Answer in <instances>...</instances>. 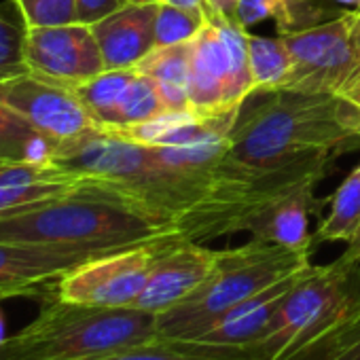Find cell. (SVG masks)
<instances>
[{
  "mask_svg": "<svg viewBox=\"0 0 360 360\" xmlns=\"http://www.w3.org/2000/svg\"><path fill=\"white\" fill-rule=\"evenodd\" d=\"M229 138L231 161L255 172L333 159L360 146V108L341 96L269 91L242 106Z\"/></svg>",
  "mask_w": 360,
  "mask_h": 360,
  "instance_id": "obj_1",
  "label": "cell"
},
{
  "mask_svg": "<svg viewBox=\"0 0 360 360\" xmlns=\"http://www.w3.org/2000/svg\"><path fill=\"white\" fill-rule=\"evenodd\" d=\"M169 238L185 240L174 221L91 180L72 193L0 217V242L58 246L89 257Z\"/></svg>",
  "mask_w": 360,
  "mask_h": 360,
  "instance_id": "obj_2",
  "label": "cell"
},
{
  "mask_svg": "<svg viewBox=\"0 0 360 360\" xmlns=\"http://www.w3.org/2000/svg\"><path fill=\"white\" fill-rule=\"evenodd\" d=\"M159 337L157 316L136 307H96L49 299L20 333L0 343V360H87Z\"/></svg>",
  "mask_w": 360,
  "mask_h": 360,
  "instance_id": "obj_3",
  "label": "cell"
},
{
  "mask_svg": "<svg viewBox=\"0 0 360 360\" xmlns=\"http://www.w3.org/2000/svg\"><path fill=\"white\" fill-rule=\"evenodd\" d=\"M311 252H299L252 238L240 248L221 250L214 271L185 301L157 316L159 337L198 339L227 311L278 280L309 267Z\"/></svg>",
  "mask_w": 360,
  "mask_h": 360,
  "instance_id": "obj_4",
  "label": "cell"
},
{
  "mask_svg": "<svg viewBox=\"0 0 360 360\" xmlns=\"http://www.w3.org/2000/svg\"><path fill=\"white\" fill-rule=\"evenodd\" d=\"M360 299V263L339 257L309 265L280 301L267 330L246 347L248 360H284Z\"/></svg>",
  "mask_w": 360,
  "mask_h": 360,
  "instance_id": "obj_5",
  "label": "cell"
},
{
  "mask_svg": "<svg viewBox=\"0 0 360 360\" xmlns=\"http://www.w3.org/2000/svg\"><path fill=\"white\" fill-rule=\"evenodd\" d=\"M248 34L238 22L208 15L193 41L191 112L225 129H233L242 106L255 94Z\"/></svg>",
  "mask_w": 360,
  "mask_h": 360,
  "instance_id": "obj_6",
  "label": "cell"
},
{
  "mask_svg": "<svg viewBox=\"0 0 360 360\" xmlns=\"http://www.w3.org/2000/svg\"><path fill=\"white\" fill-rule=\"evenodd\" d=\"M172 240L178 238L89 259L58 280L53 297L60 301L96 307H134L148 282L157 255Z\"/></svg>",
  "mask_w": 360,
  "mask_h": 360,
  "instance_id": "obj_7",
  "label": "cell"
},
{
  "mask_svg": "<svg viewBox=\"0 0 360 360\" xmlns=\"http://www.w3.org/2000/svg\"><path fill=\"white\" fill-rule=\"evenodd\" d=\"M352 28L354 11L286 34L292 68L282 89L339 96L341 87L360 66Z\"/></svg>",
  "mask_w": 360,
  "mask_h": 360,
  "instance_id": "obj_8",
  "label": "cell"
},
{
  "mask_svg": "<svg viewBox=\"0 0 360 360\" xmlns=\"http://www.w3.org/2000/svg\"><path fill=\"white\" fill-rule=\"evenodd\" d=\"M0 102L30 121L56 148L100 131L72 87L39 77L28 68L0 79Z\"/></svg>",
  "mask_w": 360,
  "mask_h": 360,
  "instance_id": "obj_9",
  "label": "cell"
},
{
  "mask_svg": "<svg viewBox=\"0 0 360 360\" xmlns=\"http://www.w3.org/2000/svg\"><path fill=\"white\" fill-rule=\"evenodd\" d=\"M24 64L30 72L68 87H77L106 70L91 26L81 22L26 28Z\"/></svg>",
  "mask_w": 360,
  "mask_h": 360,
  "instance_id": "obj_10",
  "label": "cell"
},
{
  "mask_svg": "<svg viewBox=\"0 0 360 360\" xmlns=\"http://www.w3.org/2000/svg\"><path fill=\"white\" fill-rule=\"evenodd\" d=\"M100 131H121L167 112L150 77L138 68L104 70L72 87Z\"/></svg>",
  "mask_w": 360,
  "mask_h": 360,
  "instance_id": "obj_11",
  "label": "cell"
},
{
  "mask_svg": "<svg viewBox=\"0 0 360 360\" xmlns=\"http://www.w3.org/2000/svg\"><path fill=\"white\" fill-rule=\"evenodd\" d=\"M221 250H210L193 240H172L155 259L148 282L134 303L136 309L163 314L185 301L214 271Z\"/></svg>",
  "mask_w": 360,
  "mask_h": 360,
  "instance_id": "obj_12",
  "label": "cell"
},
{
  "mask_svg": "<svg viewBox=\"0 0 360 360\" xmlns=\"http://www.w3.org/2000/svg\"><path fill=\"white\" fill-rule=\"evenodd\" d=\"M89 259L96 257L58 246L0 242V301L56 290L62 276Z\"/></svg>",
  "mask_w": 360,
  "mask_h": 360,
  "instance_id": "obj_13",
  "label": "cell"
},
{
  "mask_svg": "<svg viewBox=\"0 0 360 360\" xmlns=\"http://www.w3.org/2000/svg\"><path fill=\"white\" fill-rule=\"evenodd\" d=\"M314 183H307L276 198L248 214L240 231H248L252 238L276 246L311 252L316 238L309 233V219L320 204L314 198Z\"/></svg>",
  "mask_w": 360,
  "mask_h": 360,
  "instance_id": "obj_14",
  "label": "cell"
},
{
  "mask_svg": "<svg viewBox=\"0 0 360 360\" xmlns=\"http://www.w3.org/2000/svg\"><path fill=\"white\" fill-rule=\"evenodd\" d=\"M159 3H125L115 13L91 26L106 70L136 68L155 45V18Z\"/></svg>",
  "mask_w": 360,
  "mask_h": 360,
  "instance_id": "obj_15",
  "label": "cell"
},
{
  "mask_svg": "<svg viewBox=\"0 0 360 360\" xmlns=\"http://www.w3.org/2000/svg\"><path fill=\"white\" fill-rule=\"evenodd\" d=\"M85 180V176L56 161L0 163V217L72 193Z\"/></svg>",
  "mask_w": 360,
  "mask_h": 360,
  "instance_id": "obj_16",
  "label": "cell"
},
{
  "mask_svg": "<svg viewBox=\"0 0 360 360\" xmlns=\"http://www.w3.org/2000/svg\"><path fill=\"white\" fill-rule=\"evenodd\" d=\"M299 274L301 271L290 274V276L278 280L276 284L267 286L265 290L248 297L246 301L236 305L231 311H227L210 330H206L202 337H198V341L214 343V345H227V347H240L244 358L248 360L246 347L263 337V333L267 330L280 301L290 290V286L295 284Z\"/></svg>",
  "mask_w": 360,
  "mask_h": 360,
  "instance_id": "obj_17",
  "label": "cell"
},
{
  "mask_svg": "<svg viewBox=\"0 0 360 360\" xmlns=\"http://www.w3.org/2000/svg\"><path fill=\"white\" fill-rule=\"evenodd\" d=\"M191 53L193 41L153 49L136 68L153 79L167 112H191Z\"/></svg>",
  "mask_w": 360,
  "mask_h": 360,
  "instance_id": "obj_18",
  "label": "cell"
},
{
  "mask_svg": "<svg viewBox=\"0 0 360 360\" xmlns=\"http://www.w3.org/2000/svg\"><path fill=\"white\" fill-rule=\"evenodd\" d=\"M56 144L11 106L0 102V163L53 161Z\"/></svg>",
  "mask_w": 360,
  "mask_h": 360,
  "instance_id": "obj_19",
  "label": "cell"
},
{
  "mask_svg": "<svg viewBox=\"0 0 360 360\" xmlns=\"http://www.w3.org/2000/svg\"><path fill=\"white\" fill-rule=\"evenodd\" d=\"M248 62L255 83V94L280 91L290 75L292 56L286 39L248 34Z\"/></svg>",
  "mask_w": 360,
  "mask_h": 360,
  "instance_id": "obj_20",
  "label": "cell"
},
{
  "mask_svg": "<svg viewBox=\"0 0 360 360\" xmlns=\"http://www.w3.org/2000/svg\"><path fill=\"white\" fill-rule=\"evenodd\" d=\"M360 233V165L339 185L330 198V212L316 231V242L349 244Z\"/></svg>",
  "mask_w": 360,
  "mask_h": 360,
  "instance_id": "obj_21",
  "label": "cell"
},
{
  "mask_svg": "<svg viewBox=\"0 0 360 360\" xmlns=\"http://www.w3.org/2000/svg\"><path fill=\"white\" fill-rule=\"evenodd\" d=\"M316 15L311 0H240L238 7V24L242 28L248 30L271 20L278 24L282 37L307 28L303 20L311 24Z\"/></svg>",
  "mask_w": 360,
  "mask_h": 360,
  "instance_id": "obj_22",
  "label": "cell"
},
{
  "mask_svg": "<svg viewBox=\"0 0 360 360\" xmlns=\"http://www.w3.org/2000/svg\"><path fill=\"white\" fill-rule=\"evenodd\" d=\"M206 18L208 15L204 13L159 3L157 18H155V45L172 47V45H183V43L195 41V37L206 24Z\"/></svg>",
  "mask_w": 360,
  "mask_h": 360,
  "instance_id": "obj_23",
  "label": "cell"
},
{
  "mask_svg": "<svg viewBox=\"0 0 360 360\" xmlns=\"http://www.w3.org/2000/svg\"><path fill=\"white\" fill-rule=\"evenodd\" d=\"M11 5L0 7V79L26 70L24 64V20L11 15Z\"/></svg>",
  "mask_w": 360,
  "mask_h": 360,
  "instance_id": "obj_24",
  "label": "cell"
},
{
  "mask_svg": "<svg viewBox=\"0 0 360 360\" xmlns=\"http://www.w3.org/2000/svg\"><path fill=\"white\" fill-rule=\"evenodd\" d=\"M87 360H223V358L202 356V354L191 352L176 339L157 337L148 343H140L134 347H125V349L87 358Z\"/></svg>",
  "mask_w": 360,
  "mask_h": 360,
  "instance_id": "obj_25",
  "label": "cell"
},
{
  "mask_svg": "<svg viewBox=\"0 0 360 360\" xmlns=\"http://www.w3.org/2000/svg\"><path fill=\"white\" fill-rule=\"evenodd\" d=\"M26 28L64 26L79 22L77 0H13Z\"/></svg>",
  "mask_w": 360,
  "mask_h": 360,
  "instance_id": "obj_26",
  "label": "cell"
},
{
  "mask_svg": "<svg viewBox=\"0 0 360 360\" xmlns=\"http://www.w3.org/2000/svg\"><path fill=\"white\" fill-rule=\"evenodd\" d=\"M127 0H77V15L81 24L94 26L106 15L121 9Z\"/></svg>",
  "mask_w": 360,
  "mask_h": 360,
  "instance_id": "obj_27",
  "label": "cell"
},
{
  "mask_svg": "<svg viewBox=\"0 0 360 360\" xmlns=\"http://www.w3.org/2000/svg\"><path fill=\"white\" fill-rule=\"evenodd\" d=\"M238 7H240V0H206L208 15L225 18L231 22H238Z\"/></svg>",
  "mask_w": 360,
  "mask_h": 360,
  "instance_id": "obj_28",
  "label": "cell"
},
{
  "mask_svg": "<svg viewBox=\"0 0 360 360\" xmlns=\"http://www.w3.org/2000/svg\"><path fill=\"white\" fill-rule=\"evenodd\" d=\"M341 98H345L347 102H352L356 108H360V66L354 70V75L347 79V83L341 87L339 91Z\"/></svg>",
  "mask_w": 360,
  "mask_h": 360,
  "instance_id": "obj_29",
  "label": "cell"
},
{
  "mask_svg": "<svg viewBox=\"0 0 360 360\" xmlns=\"http://www.w3.org/2000/svg\"><path fill=\"white\" fill-rule=\"evenodd\" d=\"M159 3H165V5H172V7H180V9H187V11H195V13L208 15L206 0H159Z\"/></svg>",
  "mask_w": 360,
  "mask_h": 360,
  "instance_id": "obj_30",
  "label": "cell"
},
{
  "mask_svg": "<svg viewBox=\"0 0 360 360\" xmlns=\"http://www.w3.org/2000/svg\"><path fill=\"white\" fill-rule=\"evenodd\" d=\"M345 261H354V263H360V233L347 244V248H345V252L341 255Z\"/></svg>",
  "mask_w": 360,
  "mask_h": 360,
  "instance_id": "obj_31",
  "label": "cell"
},
{
  "mask_svg": "<svg viewBox=\"0 0 360 360\" xmlns=\"http://www.w3.org/2000/svg\"><path fill=\"white\" fill-rule=\"evenodd\" d=\"M352 34H354V43H356V49H358V56H360V11L354 9V28H352Z\"/></svg>",
  "mask_w": 360,
  "mask_h": 360,
  "instance_id": "obj_32",
  "label": "cell"
},
{
  "mask_svg": "<svg viewBox=\"0 0 360 360\" xmlns=\"http://www.w3.org/2000/svg\"><path fill=\"white\" fill-rule=\"evenodd\" d=\"M337 360H360V341L352 349H347L341 358H337Z\"/></svg>",
  "mask_w": 360,
  "mask_h": 360,
  "instance_id": "obj_33",
  "label": "cell"
},
{
  "mask_svg": "<svg viewBox=\"0 0 360 360\" xmlns=\"http://www.w3.org/2000/svg\"><path fill=\"white\" fill-rule=\"evenodd\" d=\"M333 3H339V5H345V7L360 9V0H333Z\"/></svg>",
  "mask_w": 360,
  "mask_h": 360,
  "instance_id": "obj_34",
  "label": "cell"
},
{
  "mask_svg": "<svg viewBox=\"0 0 360 360\" xmlns=\"http://www.w3.org/2000/svg\"><path fill=\"white\" fill-rule=\"evenodd\" d=\"M5 341V318H3V311H0V343Z\"/></svg>",
  "mask_w": 360,
  "mask_h": 360,
  "instance_id": "obj_35",
  "label": "cell"
},
{
  "mask_svg": "<svg viewBox=\"0 0 360 360\" xmlns=\"http://www.w3.org/2000/svg\"><path fill=\"white\" fill-rule=\"evenodd\" d=\"M127 3H134V5H148V3H159V0H127Z\"/></svg>",
  "mask_w": 360,
  "mask_h": 360,
  "instance_id": "obj_36",
  "label": "cell"
},
{
  "mask_svg": "<svg viewBox=\"0 0 360 360\" xmlns=\"http://www.w3.org/2000/svg\"><path fill=\"white\" fill-rule=\"evenodd\" d=\"M356 11H360V9H356Z\"/></svg>",
  "mask_w": 360,
  "mask_h": 360,
  "instance_id": "obj_37",
  "label": "cell"
}]
</instances>
